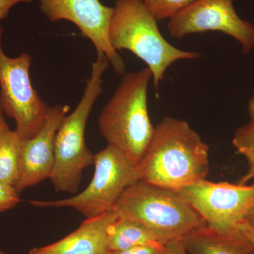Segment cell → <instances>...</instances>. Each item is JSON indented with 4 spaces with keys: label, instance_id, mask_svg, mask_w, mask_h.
<instances>
[{
    "label": "cell",
    "instance_id": "obj_10",
    "mask_svg": "<svg viewBox=\"0 0 254 254\" xmlns=\"http://www.w3.org/2000/svg\"><path fill=\"white\" fill-rule=\"evenodd\" d=\"M40 9L51 22L65 20L73 23L81 35L92 42L97 54H103L119 75L125 73V64L111 46L110 21L114 7L100 0H38Z\"/></svg>",
    "mask_w": 254,
    "mask_h": 254
},
{
    "label": "cell",
    "instance_id": "obj_21",
    "mask_svg": "<svg viewBox=\"0 0 254 254\" xmlns=\"http://www.w3.org/2000/svg\"><path fill=\"white\" fill-rule=\"evenodd\" d=\"M38 0H0V21L7 16L10 10L19 3L31 2Z\"/></svg>",
    "mask_w": 254,
    "mask_h": 254
},
{
    "label": "cell",
    "instance_id": "obj_17",
    "mask_svg": "<svg viewBox=\"0 0 254 254\" xmlns=\"http://www.w3.org/2000/svg\"><path fill=\"white\" fill-rule=\"evenodd\" d=\"M195 0H142L158 21L170 19Z\"/></svg>",
    "mask_w": 254,
    "mask_h": 254
},
{
    "label": "cell",
    "instance_id": "obj_7",
    "mask_svg": "<svg viewBox=\"0 0 254 254\" xmlns=\"http://www.w3.org/2000/svg\"><path fill=\"white\" fill-rule=\"evenodd\" d=\"M0 27V110L16 123L14 131L21 140L36 136L46 123L50 108L34 89L30 78L31 55L16 58L5 54Z\"/></svg>",
    "mask_w": 254,
    "mask_h": 254
},
{
    "label": "cell",
    "instance_id": "obj_5",
    "mask_svg": "<svg viewBox=\"0 0 254 254\" xmlns=\"http://www.w3.org/2000/svg\"><path fill=\"white\" fill-rule=\"evenodd\" d=\"M97 55L81 99L73 113L64 119L57 133L54 168L50 179L58 191L76 193L83 170L94 164V155L86 144L85 131L93 105L103 93V74L110 64L105 55Z\"/></svg>",
    "mask_w": 254,
    "mask_h": 254
},
{
    "label": "cell",
    "instance_id": "obj_12",
    "mask_svg": "<svg viewBox=\"0 0 254 254\" xmlns=\"http://www.w3.org/2000/svg\"><path fill=\"white\" fill-rule=\"evenodd\" d=\"M118 218V213L113 210L86 219L64 238L46 247L33 249L28 254H108L107 232Z\"/></svg>",
    "mask_w": 254,
    "mask_h": 254
},
{
    "label": "cell",
    "instance_id": "obj_16",
    "mask_svg": "<svg viewBox=\"0 0 254 254\" xmlns=\"http://www.w3.org/2000/svg\"><path fill=\"white\" fill-rule=\"evenodd\" d=\"M232 144L248 163L250 170L240 183L246 185L250 180H254V120H250L248 123L237 128Z\"/></svg>",
    "mask_w": 254,
    "mask_h": 254
},
{
    "label": "cell",
    "instance_id": "obj_4",
    "mask_svg": "<svg viewBox=\"0 0 254 254\" xmlns=\"http://www.w3.org/2000/svg\"><path fill=\"white\" fill-rule=\"evenodd\" d=\"M113 210L118 216L146 227L162 245L182 240L191 230L205 225L202 217L178 190L142 180L124 190Z\"/></svg>",
    "mask_w": 254,
    "mask_h": 254
},
{
    "label": "cell",
    "instance_id": "obj_1",
    "mask_svg": "<svg viewBox=\"0 0 254 254\" xmlns=\"http://www.w3.org/2000/svg\"><path fill=\"white\" fill-rule=\"evenodd\" d=\"M138 168L142 181L177 190L206 179L209 146L187 122L165 117Z\"/></svg>",
    "mask_w": 254,
    "mask_h": 254
},
{
    "label": "cell",
    "instance_id": "obj_24",
    "mask_svg": "<svg viewBox=\"0 0 254 254\" xmlns=\"http://www.w3.org/2000/svg\"><path fill=\"white\" fill-rule=\"evenodd\" d=\"M9 128L8 127L6 122L5 121L4 117H3L2 112L0 110V135L3 133V132L7 130Z\"/></svg>",
    "mask_w": 254,
    "mask_h": 254
},
{
    "label": "cell",
    "instance_id": "obj_6",
    "mask_svg": "<svg viewBox=\"0 0 254 254\" xmlns=\"http://www.w3.org/2000/svg\"><path fill=\"white\" fill-rule=\"evenodd\" d=\"M95 172L88 186L71 198L57 200H31L38 208L70 207L86 219L93 218L113 210L124 190L139 181L138 166L120 150L107 145L94 155Z\"/></svg>",
    "mask_w": 254,
    "mask_h": 254
},
{
    "label": "cell",
    "instance_id": "obj_3",
    "mask_svg": "<svg viewBox=\"0 0 254 254\" xmlns=\"http://www.w3.org/2000/svg\"><path fill=\"white\" fill-rule=\"evenodd\" d=\"M111 46L126 50L147 64L156 91L167 69L181 60H195L201 55L175 48L162 35L158 21L142 0H116L109 27Z\"/></svg>",
    "mask_w": 254,
    "mask_h": 254
},
{
    "label": "cell",
    "instance_id": "obj_26",
    "mask_svg": "<svg viewBox=\"0 0 254 254\" xmlns=\"http://www.w3.org/2000/svg\"><path fill=\"white\" fill-rule=\"evenodd\" d=\"M0 254H5V253H4V252H1V251H0Z\"/></svg>",
    "mask_w": 254,
    "mask_h": 254
},
{
    "label": "cell",
    "instance_id": "obj_22",
    "mask_svg": "<svg viewBox=\"0 0 254 254\" xmlns=\"http://www.w3.org/2000/svg\"><path fill=\"white\" fill-rule=\"evenodd\" d=\"M239 229L254 247V227L247 221H245L240 224Z\"/></svg>",
    "mask_w": 254,
    "mask_h": 254
},
{
    "label": "cell",
    "instance_id": "obj_14",
    "mask_svg": "<svg viewBox=\"0 0 254 254\" xmlns=\"http://www.w3.org/2000/svg\"><path fill=\"white\" fill-rule=\"evenodd\" d=\"M107 241L109 252L125 250L139 246H164L141 224L120 216L108 227Z\"/></svg>",
    "mask_w": 254,
    "mask_h": 254
},
{
    "label": "cell",
    "instance_id": "obj_19",
    "mask_svg": "<svg viewBox=\"0 0 254 254\" xmlns=\"http://www.w3.org/2000/svg\"><path fill=\"white\" fill-rule=\"evenodd\" d=\"M163 247H154V246H139L132 247L125 250L111 251L108 254H163Z\"/></svg>",
    "mask_w": 254,
    "mask_h": 254
},
{
    "label": "cell",
    "instance_id": "obj_23",
    "mask_svg": "<svg viewBox=\"0 0 254 254\" xmlns=\"http://www.w3.org/2000/svg\"><path fill=\"white\" fill-rule=\"evenodd\" d=\"M247 113L250 115V120H254V90L253 94L249 100L248 106H247Z\"/></svg>",
    "mask_w": 254,
    "mask_h": 254
},
{
    "label": "cell",
    "instance_id": "obj_15",
    "mask_svg": "<svg viewBox=\"0 0 254 254\" xmlns=\"http://www.w3.org/2000/svg\"><path fill=\"white\" fill-rule=\"evenodd\" d=\"M21 143L14 130L8 128L0 135V182L14 187L19 177Z\"/></svg>",
    "mask_w": 254,
    "mask_h": 254
},
{
    "label": "cell",
    "instance_id": "obj_2",
    "mask_svg": "<svg viewBox=\"0 0 254 254\" xmlns=\"http://www.w3.org/2000/svg\"><path fill=\"white\" fill-rule=\"evenodd\" d=\"M152 73L145 67L127 73L99 117V129L108 145L126 155L138 166L152 137L148 91Z\"/></svg>",
    "mask_w": 254,
    "mask_h": 254
},
{
    "label": "cell",
    "instance_id": "obj_20",
    "mask_svg": "<svg viewBox=\"0 0 254 254\" xmlns=\"http://www.w3.org/2000/svg\"><path fill=\"white\" fill-rule=\"evenodd\" d=\"M163 254H189L185 250L182 240L170 241L163 246Z\"/></svg>",
    "mask_w": 254,
    "mask_h": 254
},
{
    "label": "cell",
    "instance_id": "obj_18",
    "mask_svg": "<svg viewBox=\"0 0 254 254\" xmlns=\"http://www.w3.org/2000/svg\"><path fill=\"white\" fill-rule=\"evenodd\" d=\"M19 202V193L14 187L0 182V212L14 208Z\"/></svg>",
    "mask_w": 254,
    "mask_h": 254
},
{
    "label": "cell",
    "instance_id": "obj_9",
    "mask_svg": "<svg viewBox=\"0 0 254 254\" xmlns=\"http://www.w3.org/2000/svg\"><path fill=\"white\" fill-rule=\"evenodd\" d=\"M233 1L195 0L169 19V33L180 40L195 33L221 32L236 40L248 54L254 49V26L237 14Z\"/></svg>",
    "mask_w": 254,
    "mask_h": 254
},
{
    "label": "cell",
    "instance_id": "obj_11",
    "mask_svg": "<svg viewBox=\"0 0 254 254\" xmlns=\"http://www.w3.org/2000/svg\"><path fill=\"white\" fill-rule=\"evenodd\" d=\"M69 111L67 105L51 107L41 131L30 139L22 140L19 177L14 187L18 193L50 178L54 168L57 133Z\"/></svg>",
    "mask_w": 254,
    "mask_h": 254
},
{
    "label": "cell",
    "instance_id": "obj_13",
    "mask_svg": "<svg viewBox=\"0 0 254 254\" xmlns=\"http://www.w3.org/2000/svg\"><path fill=\"white\" fill-rule=\"evenodd\" d=\"M182 241L189 254H254V247L242 232L225 235L206 225L191 230Z\"/></svg>",
    "mask_w": 254,
    "mask_h": 254
},
{
    "label": "cell",
    "instance_id": "obj_8",
    "mask_svg": "<svg viewBox=\"0 0 254 254\" xmlns=\"http://www.w3.org/2000/svg\"><path fill=\"white\" fill-rule=\"evenodd\" d=\"M211 230L225 235L241 233L239 226L254 210V185L205 180L177 190Z\"/></svg>",
    "mask_w": 254,
    "mask_h": 254
},
{
    "label": "cell",
    "instance_id": "obj_25",
    "mask_svg": "<svg viewBox=\"0 0 254 254\" xmlns=\"http://www.w3.org/2000/svg\"><path fill=\"white\" fill-rule=\"evenodd\" d=\"M249 224H250L252 227H254V210L251 213L250 216L248 217L247 220H246Z\"/></svg>",
    "mask_w": 254,
    "mask_h": 254
}]
</instances>
